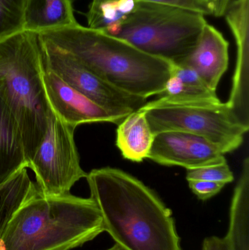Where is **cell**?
<instances>
[{
    "label": "cell",
    "mask_w": 249,
    "mask_h": 250,
    "mask_svg": "<svg viewBox=\"0 0 249 250\" xmlns=\"http://www.w3.org/2000/svg\"><path fill=\"white\" fill-rule=\"evenodd\" d=\"M86 180L105 232L123 250H182L172 211L141 181L114 167Z\"/></svg>",
    "instance_id": "1"
},
{
    "label": "cell",
    "mask_w": 249,
    "mask_h": 250,
    "mask_svg": "<svg viewBox=\"0 0 249 250\" xmlns=\"http://www.w3.org/2000/svg\"><path fill=\"white\" fill-rule=\"evenodd\" d=\"M38 35L40 41L69 53L113 86L134 96L147 99L160 95L171 77L169 62L79 23Z\"/></svg>",
    "instance_id": "2"
},
{
    "label": "cell",
    "mask_w": 249,
    "mask_h": 250,
    "mask_svg": "<svg viewBox=\"0 0 249 250\" xmlns=\"http://www.w3.org/2000/svg\"><path fill=\"white\" fill-rule=\"evenodd\" d=\"M105 232L97 206L91 198L45 197L39 190L13 214L0 250H71Z\"/></svg>",
    "instance_id": "3"
},
{
    "label": "cell",
    "mask_w": 249,
    "mask_h": 250,
    "mask_svg": "<svg viewBox=\"0 0 249 250\" xmlns=\"http://www.w3.org/2000/svg\"><path fill=\"white\" fill-rule=\"evenodd\" d=\"M44 68L38 34L21 30L0 40V93L20 128L28 167L52 113L42 84Z\"/></svg>",
    "instance_id": "4"
},
{
    "label": "cell",
    "mask_w": 249,
    "mask_h": 250,
    "mask_svg": "<svg viewBox=\"0 0 249 250\" xmlns=\"http://www.w3.org/2000/svg\"><path fill=\"white\" fill-rule=\"evenodd\" d=\"M206 23L205 16L196 12L137 1L115 37L146 54L179 64L195 46Z\"/></svg>",
    "instance_id": "5"
},
{
    "label": "cell",
    "mask_w": 249,
    "mask_h": 250,
    "mask_svg": "<svg viewBox=\"0 0 249 250\" xmlns=\"http://www.w3.org/2000/svg\"><path fill=\"white\" fill-rule=\"evenodd\" d=\"M142 110V109H141ZM146 111L153 135L182 131L206 138L224 154L239 148L249 127L240 123L227 104L159 105Z\"/></svg>",
    "instance_id": "6"
},
{
    "label": "cell",
    "mask_w": 249,
    "mask_h": 250,
    "mask_svg": "<svg viewBox=\"0 0 249 250\" xmlns=\"http://www.w3.org/2000/svg\"><path fill=\"white\" fill-rule=\"evenodd\" d=\"M75 129L51 113L43 139L28 167L44 196L70 194L75 184L87 176L80 166Z\"/></svg>",
    "instance_id": "7"
},
{
    "label": "cell",
    "mask_w": 249,
    "mask_h": 250,
    "mask_svg": "<svg viewBox=\"0 0 249 250\" xmlns=\"http://www.w3.org/2000/svg\"><path fill=\"white\" fill-rule=\"evenodd\" d=\"M39 41L45 68L109 114L125 119L147 103L146 98L130 95L113 86L69 53Z\"/></svg>",
    "instance_id": "8"
},
{
    "label": "cell",
    "mask_w": 249,
    "mask_h": 250,
    "mask_svg": "<svg viewBox=\"0 0 249 250\" xmlns=\"http://www.w3.org/2000/svg\"><path fill=\"white\" fill-rule=\"evenodd\" d=\"M148 159L187 170L227 163L225 154L206 138L182 131H165L154 135Z\"/></svg>",
    "instance_id": "9"
},
{
    "label": "cell",
    "mask_w": 249,
    "mask_h": 250,
    "mask_svg": "<svg viewBox=\"0 0 249 250\" xmlns=\"http://www.w3.org/2000/svg\"><path fill=\"white\" fill-rule=\"evenodd\" d=\"M42 84L48 106L53 114L75 129L86 123L118 125L124 120L107 112L45 67L42 73Z\"/></svg>",
    "instance_id": "10"
},
{
    "label": "cell",
    "mask_w": 249,
    "mask_h": 250,
    "mask_svg": "<svg viewBox=\"0 0 249 250\" xmlns=\"http://www.w3.org/2000/svg\"><path fill=\"white\" fill-rule=\"evenodd\" d=\"M237 46V62L232 91L226 103L235 117L249 126V0H233L225 14Z\"/></svg>",
    "instance_id": "11"
},
{
    "label": "cell",
    "mask_w": 249,
    "mask_h": 250,
    "mask_svg": "<svg viewBox=\"0 0 249 250\" xmlns=\"http://www.w3.org/2000/svg\"><path fill=\"white\" fill-rule=\"evenodd\" d=\"M229 47L222 32L207 22L195 46L179 64L191 67L209 87L216 90L229 66Z\"/></svg>",
    "instance_id": "12"
},
{
    "label": "cell",
    "mask_w": 249,
    "mask_h": 250,
    "mask_svg": "<svg viewBox=\"0 0 249 250\" xmlns=\"http://www.w3.org/2000/svg\"><path fill=\"white\" fill-rule=\"evenodd\" d=\"M171 77L165 90L156 101L146 103L140 109L159 105H211L220 103L216 90L209 87L191 67L171 63Z\"/></svg>",
    "instance_id": "13"
},
{
    "label": "cell",
    "mask_w": 249,
    "mask_h": 250,
    "mask_svg": "<svg viewBox=\"0 0 249 250\" xmlns=\"http://www.w3.org/2000/svg\"><path fill=\"white\" fill-rule=\"evenodd\" d=\"M27 167L23 138L13 113L0 93V185Z\"/></svg>",
    "instance_id": "14"
},
{
    "label": "cell",
    "mask_w": 249,
    "mask_h": 250,
    "mask_svg": "<svg viewBox=\"0 0 249 250\" xmlns=\"http://www.w3.org/2000/svg\"><path fill=\"white\" fill-rule=\"evenodd\" d=\"M72 0H26L23 30L39 34L77 24Z\"/></svg>",
    "instance_id": "15"
},
{
    "label": "cell",
    "mask_w": 249,
    "mask_h": 250,
    "mask_svg": "<svg viewBox=\"0 0 249 250\" xmlns=\"http://www.w3.org/2000/svg\"><path fill=\"white\" fill-rule=\"evenodd\" d=\"M228 250H249V158L243 163L230 208L229 227L225 236Z\"/></svg>",
    "instance_id": "16"
},
{
    "label": "cell",
    "mask_w": 249,
    "mask_h": 250,
    "mask_svg": "<svg viewBox=\"0 0 249 250\" xmlns=\"http://www.w3.org/2000/svg\"><path fill=\"white\" fill-rule=\"evenodd\" d=\"M116 146L124 158L140 163L148 159L154 135L146 118V111L139 109L118 124Z\"/></svg>",
    "instance_id": "17"
},
{
    "label": "cell",
    "mask_w": 249,
    "mask_h": 250,
    "mask_svg": "<svg viewBox=\"0 0 249 250\" xmlns=\"http://www.w3.org/2000/svg\"><path fill=\"white\" fill-rule=\"evenodd\" d=\"M136 5L135 0H92L85 14L88 27L117 36Z\"/></svg>",
    "instance_id": "18"
},
{
    "label": "cell",
    "mask_w": 249,
    "mask_h": 250,
    "mask_svg": "<svg viewBox=\"0 0 249 250\" xmlns=\"http://www.w3.org/2000/svg\"><path fill=\"white\" fill-rule=\"evenodd\" d=\"M39 191L23 167L0 185V241L13 214L20 206Z\"/></svg>",
    "instance_id": "19"
},
{
    "label": "cell",
    "mask_w": 249,
    "mask_h": 250,
    "mask_svg": "<svg viewBox=\"0 0 249 250\" xmlns=\"http://www.w3.org/2000/svg\"><path fill=\"white\" fill-rule=\"evenodd\" d=\"M26 0H0V40L23 30Z\"/></svg>",
    "instance_id": "20"
},
{
    "label": "cell",
    "mask_w": 249,
    "mask_h": 250,
    "mask_svg": "<svg viewBox=\"0 0 249 250\" xmlns=\"http://www.w3.org/2000/svg\"><path fill=\"white\" fill-rule=\"evenodd\" d=\"M187 179H200L227 184L233 182L234 175L228 163L187 170Z\"/></svg>",
    "instance_id": "21"
},
{
    "label": "cell",
    "mask_w": 249,
    "mask_h": 250,
    "mask_svg": "<svg viewBox=\"0 0 249 250\" xmlns=\"http://www.w3.org/2000/svg\"><path fill=\"white\" fill-rule=\"evenodd\" d=\"M137 1L157 3L165 5L174 6L190 11L200 13L203 16H213L211 0H135Z\"/></svg>",
    "instance_id": "22"
},
{
    "label": "cell",
    "mask_w": 249,
    "mask_h": 250,
    "mask_svg": "<svg viewBox=\"0 0 249 250\" xmlns=\"http://www.w3.org/2000/svg\"><path fill=\"white\" fill-rule=\"evenodd\" d=\"M187 181L190 189L202 201H206L217 195L226 185L220 182L200 179H188Z\"/></svg>",
    "instance_id": "23"
},
{
    "label": "cell",
    "mask_w": 249,
    "mask_h": 250,
    "mask_svg": "<svg viewBox=\"0 0 249 250\" xmlns=\"http://www.w3.org/2000/svg\"><path fill=\"white\" fill-rule=\"evenodd\" d=\"M202 250H228V248L224 238L213 236L204 239Z\"/></svg>",
    "instance_id": "24"
},
{
    "label": "cell",
    "mask_w": 249,
    "mask_h": 250,
    "mask_svg": "<svg viewBox=\"0 0 249 250\" xmlns=\"http://www.w3.org/2000/svg\"><path fill=\"white\" fill-rule=\"evenodd\" d=\"M233 0H211L213 4V16L216 18L223 17L227 9Z\"/></svg>",
    "instance_id": "25"
},
{
    "label": "cell",
    "mask_w": 249,
    "mask_h": 250,
    "mask_svg": "<svg viewBox=\"0 0 249 250\" xmlns=\"http://www.w3.org/2000/svg\"><path fill=\"white\" fill-rule=\"evenodd\" d=\"M105 250H123L121 249V248H120L119 246H118L117 245H114V246L111 247V248H109V249Z\"/></svg>",
    "instance_id": "26"
}]
</instances>
